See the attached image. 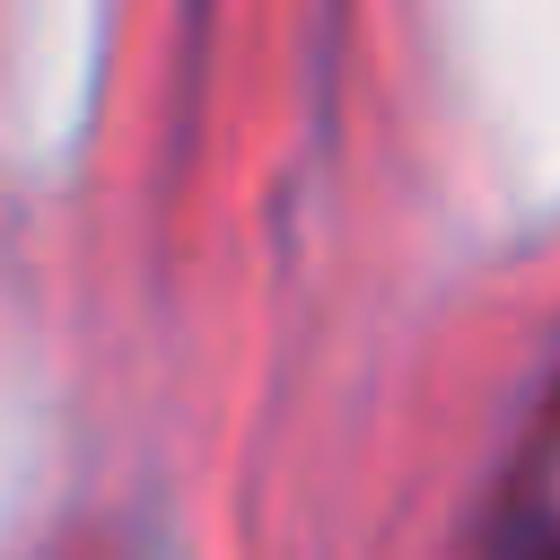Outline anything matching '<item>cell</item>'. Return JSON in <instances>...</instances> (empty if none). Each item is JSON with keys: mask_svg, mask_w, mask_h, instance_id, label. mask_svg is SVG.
Listing matches in <instances>:
<instances>
[{"mask_svg": "<svg viewBox=\"0 0 560 560\" xmlns=\"http://www.w3.org/2000/svg\"><path fill=\"white\" fill-rule=\"evenodd\" d=\"M499 560H560V516H534L525 534H508Z\"/></svg>", "mask_w": 560, "mask_h": 560, "instance_id": "6da1fadb", "label": "cell"}]
</instances>
